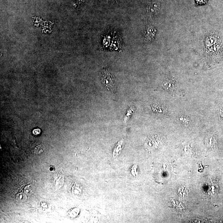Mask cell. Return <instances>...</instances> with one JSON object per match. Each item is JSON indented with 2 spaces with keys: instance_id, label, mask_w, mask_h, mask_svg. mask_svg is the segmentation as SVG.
Here are the masks:
<instances>
[{
  "instance_id": "cell-1",
  "label": "cell",
  "mask_w": 223,
  "mask_h": 223,
  "mask_svg": "<svg viewBox=\"0 0 223 223\" xmlns=\"http://www.w3.org/2000/svg\"><path fill=\"white\" fill-rule=\"evenodd\" d=\"M102 83L107 90L112 93L116 91V86L115 80L111 73L107 69L104 68L100 75Z\"/></svg>"
},
{
  "instance_id": "cell-2",
  "label": "cell",
  "mask_w": 223,
  "mask_h": 223,
  "mask_svg": "<svg viewBox=\"0 0 223 223\" xmlns=\"http://www.w3.org/2000/svg\"><path fill=\"white\" fill-rule=\"evenodd\" d=\"M156 30L153 25H150L146 29L144 41L147 44L151 43L155 38Z\"/></svg>"
},
{
  "instance_id": "cell-3",
  "label": "cell",
  "mask_w": 223,
  "mask_h": 223,
  "mask_svg": "<svg viewBox=\"0 0 223 223\" xmlns=\"http://www.w3.org/2000/svg\"><path fill=\"white\" fill-rule=\"evenodd\" d=\"M160 8V4L158 0H151L148 4L147 11L149 14L153 15L157 13Z\"/></svg>"
},
{
  "instance_id": "cell-4",
  "label": "cell",
  "mask_w": 223,
  "mask_h": 223,
  "mask_svg": "<svg viewBox=\"0 0 223 223\" xmlns=\"http://www.w3.org/2000/svg\"><path fill=\"white\" fill-rule=\"evenodd\" d=\"M162 86L169 91H174L176 88V82L172 78L167 77L164 81Z\"/></svg>"
},
{
  "instance_id": "cell-5",
  "label": "cell",
  "mask_w": 223,
  "mask_h": 223,
  "mask_svg": "<svg viewBox=\"0 0 223 223\" xmlns=\"http://www.w3.org/2000/svg\"><path fill=\"white\" fill-rule=\"evenodd\" d=\"M123 147V142L122 141H119L116 147L114 148L113 151L114 157H116L118 155L120 152L121 151L122 148Z\"/></svg>"
},
{
  "instance_id": "cell-6",
  "label": "cell",
  "mask_w": 223,
  "mask_h": 223,
  "mask_svg": "<svg viewBox=\"0 0 223 223\" xmlns=\"http://www.w3.org/2000/svg\"><path fill=\"white\" fill-rule=\"evenodd\" d=\"M134 111V107L132 108L129 109V110L128 111L127 113L126 114V118H127V117H129L131 115H132V113Z\"/></svg>"
},
{
  "instance_id": "cell-7",
  "label": "cell",
  "mask_w": 223,
  "mask_h": 223,
  "mask_svg": "<svg viewBox=\"0 0 223 223\" xmlns=\"http://www.w3.org/2000/svg\"><path fill=\"white\" fill-rule=\"evenodd\" d=\"M196 1L199 4H205V2L207 0H196Z\"/></svg>"
},
{
  "instance_id": "cell-8",
  "label": "cell",
  "mask_w": 223,
  "mask_h": 223,
  "mask_svg": "<svg viewBox=\"0 0 223 223\" xmlns=\"http://www.w3.org/2000/svg\"><path fill=\"white\" fill-rule=\"evenodd\" d=\"M77 1L79 3H82V2H84L85 0H77Z\"/></svg>"
},
{
  "instance_id": "cell-9",
  "label": "cell",
  "mask_w": 223,
  "mask_h": 223,
  "mask_svg": "<svg viewBox=\"0 0 223 223\" xmlns=\"http://www.w3.org/2000/svg\"><path fill=\"white\" fill-rule=\"evenodd\" d=\"M222 114H223V113H222Z\"/></svg>"
}]
</instances>
